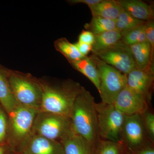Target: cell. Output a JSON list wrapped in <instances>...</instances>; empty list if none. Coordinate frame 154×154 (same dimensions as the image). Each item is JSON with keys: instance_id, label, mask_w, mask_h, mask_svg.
Instances as JSON below:
<instances>
[{"instance_id": "obj_5", "label": "cell", "mask_w": 154, "mask_h": 154, "mask_svg": "<svg viewBox=\"0 0 154 154\" xmlns=\"http://www.w3.org/2000/svg\"><path fill=\"white\" fill-rule=\"evenodd\" d=\"M69 117L42 112L36 115L33 129L36 135L51 140H57L71 128Z\"/></svg>"}, {"instance_id": "obj_11", "label": "cell", "mask_w": 154, "mask_h": 154, "mask_svg": "<svg viewBox=\"0 0 154 154\" xmlns=\"http://www.w3.org/2000/svg\"><path fill=\"white\" fill-rule=\"evenodd\" d=\"M154 80V66L146 69L135 67L127 75L126 86L150 102Z\"/></svg>"}, {"instance_id": "obj_23", "label": "cell", "mask_w": 154, "mask_h": 154, "mask_svg": "<svg viewBox=\"0 0 154 154\" xmlns=\"http://www.w3.org/2000/svg\"><path fill=\"white\" fill-rule=\"evenodd\" d=\"M144 24L122 34L121 41L128 46L147 42Z\"/></svg>"}, {"instance_id": "obj_12", "label": "cell", "mask_w": 154, "mask_h": 154, "mask_svg": "<svg viewBox=\"0 0 154 154\" xmlns=\"http://www.w3.org/2000/svg\"><path fill=\"white\" fill-rule=\"evenodd\" d=\"M22 154H65L60 142L38 135L29 137L22 143Z\"/></svg>"}, {"instance_id": "obj_6", "label": "cell", "mask_w": 154, "mask_h": 154, "mask_svg": "<svg viewBox=\"0 0 154 154\" xmlns=\"http://www.w3.org/2000/svg\"><path fill=\"white\" fill-rule=\"evenodd\" d=\"M93 54L125 75L136 67L129 46L121 40L108 48Z\"/></svg>"}, {"instance_id": "obj_17", "label": "cell", "mask_w": 154, "mask_h": 154, "mask_svg": "<svg viewBox=\"0 0 154 154\" xmlns=\"http://www.w3.org/2000/svg\"><path fill=\"white\" fill-rule=\"evenodd\" d=\"M77 70L82 74L95 86L99 93L100 91L99 73L94 61L90 57H85L76 61L71 62Z\"/></svg>"}, {"instance_id": "obj_20", "label": "cell", "mask_w": 154, "mask_h": 154, "mask_svg": "<svg viewBox=\"0 0 154 154\" xmlns=\"http://www.w3.org/2000/svg\"><path fill=\"white\" fill-rule=\"evenodd\" d=\"M85 27L94 35L116 29L115 21L99 17H93L91 22L86 24Z\"/></svg>"}, {"instance_id": "obj_21", "label": "cell", "mask_w": 154, "mask_h": 154, "mask_svg": "<svg viewBox=\"0 0 154 154\" xmlns=\"http://www.w3.org/2000/svg\"><path fill=\"white\" fill-rule=\"evenodd\" d=\"M145 22L136 19L122 9L118 18L115 20L116 29L120 32L122 35L127 31L142 25Z\"/></svg>"}, {"instance_id": "obj_19", "label": "cell", "mask_w": 154, "mask_h": 154, "mask_svg": "<svg viewBox=\"0 0 154 154\" xmlns=\"http://www.w3.org/2000/svg\"><path fill=\"white\" fill-rule=\"evenodd\" d=\"M0 102L9 114L19 105L14 97L9 83L1 71Z\"/></svg>"}, {"instance_id": "obj_18", "label": "cell", "mask_w": 154, "mask_h": 154, "mask_svg": "<svg viewBox=\"0 0 154 154\" xmlns=\"http://www.w3.org/2000/svg\"><path fill=\"white\" fill-rule=\"evenodd\" d=\"M122 33L119 30H109L95 35V41L92 45L93 53L108 48L121 40Z\"/></svg>"}, {"instance_id": "obj_29", "label": "cell", "mask_w": 154, "mask_h": 154, "mask_svg": "<svg viewBox=\"0 0 154 154\" xmlns=\"http://www.w3.org/2000/svg\"><path fill=\"white\" fill-rule=\"evenodd\" d=\"M131 152L133 154H154V142L150 141L142 146Z\"/></svg>"}, {"instance_id": "obj_1", "label": "cell", "mask_w": 154, "mask_h": 154, "mask_svg": "<svg viewBox=\"0 0 154 154\" xmlns=\"http://www.w3.org/2000/svg\"><path fill=\"white\" fill-rule=\"evenodd\" d=\"M96 103L94 96L83 87L75 100L69 116L74 131L94 146L99 139Z\"/></svg>"}, {"instance_id": "obj_13", "label": "cell", "mask_w": 154, "mask_h": 154, "mask_svg": "<svg viewBox=\"0 0 154 154\" xmlns=\"http://www.w3.org/2000/svg\"><path fill=\"white\" fill-rule=\"evenodd\" d=\"M65 154H94L95 146L77 134L72 128L61 138Z\"/></svg>"}, {"instance_id": "obj_33", "label": "cell", "mask_w": 154, "mask_h": 154, "mask_svg": "<svg viewBox=\"0 0 154 154\" xmlns=\"http://www.w3.org/2000/svg\"><path fill=\"white\" fill-rule=\"evenodd\" d=\"M0 154H4V149L2 147H0Z\"/></svg>"}, {"instance_id": "obj_28", "label": "cell", "mask_w": 154, "mask_h": 154, "mask_svg": "<svg viewBox=\"0 0 154 154\" xmlns=\"http://www.w3.org/2000/svg\"><path fill=\"white\" fill-rule=\"evenodd\" d=\"M7 130V118L4 111L0 109V142L5 137Z\"/></svg>"}, {"instance_id": "obj_22", "label": "cell", "mask_w": 154, "mask_h": 154, "mask_svg": "<svg viewBox=\"0 0 154 154\" xmlns=\"http://www.w3.org/2000/svg\"><path fill=\"white\" fill-rule=\"evenodd\" d=\"M125 149L120 142L99 139L95 145L94 154H123Z\"/></svg>"}, {"instance_id": "obj_7", "label": "cell", "mask_w": 154, "mask_h": 154, "mask_svg": "<svg viewBox=\"0 0 154 154\" xmlns=\"http://www.w3.org/2000/svg\"><path fill=\"white\" fill-rule=\"evenodd\" d=\"M150 141L140 115L125 116L120 141L125 148L133 152Z\"/></svg>"}, {"instance_id": "obj_9", "label": "cell", "mask_w": 154, "mask_h": 154, "mask_svg": "<svg viewBox=\"0 0 154 154\" xmlns=\"http://www.w3.org/2000/svg\"><path fill=\"white\" fill-rule=\"evenodd\" d=\"M9 83L19 105L37 110L40 108L41 94L32 83L15 75L10 77Z\"/></svg>"}, {"instance_id": "obj_10", "label": "cell", "mask_w": 154, "mask_h": 154, "mask_svg": "<svg viewBox=\"0 0 154 154\" xmlns=\"http://www.w3.org/2000/svg\"><path fill=\"white\" fill-rule=\"evenodd\" d=\"M149 103L144 96L126 86L116 97L113 105L125 116L141 115L149 109Z\"/></svg>"}, {"instance_id": "obj_25", "label": "cell", "mask_w": 154, "mask_h": 154, "mask_svg": "<svg viewBox=\"0 0 154 154\" xmlns=\"http://www.w3.org/2000/svg\"><path fill=\"white\" fill-rule=\"evenodd\" d=\"M146 132L149 139L154 142V114L148 109L141 114Z\"/></svg>"}, {"instance_id": "obj_8", "label": "cell", "mask_w": 154, "mask_h": 154, "mask_svg": "<svg viewBox=\"0 0 154 154\" xmlns=\"http://www.w3.org/2000/svg\"><path fill=\"white\" fill-rule=\"evenodd\" d=\"M38 110L19 105L10 114L12 134L17 141L24 142L33 128Z\"/></svg>"}, {"instance_id": "obj_30", "label": "cell", "mask_w": 154, "mask_h": 154, "mask_svg": "<svg viewBox=\"0 0 154 154\" xmlns=\"http://www.w3.org/2000/svg\"><path fill=\"white\" fill-rule=\"evenodd\" d=\"M74 44L79 50V52L84 57L88 56L87 55L88 54L92 51V45H90L82 43L79 42Z\"/></svg>"}, {"instance_id": "obj_32", "label": "cell", "mask_w": 154, "mask_h": 154, "mask_svg": "<svg viewBox=\"0 0 154 154\" xmlns=\"http://www.w3.org/2000/svg\"><path fill=\"white\" fill-rule=\"evenodd\" d=\"M123 154H133L131 152L125 149V151L124 152Z\"/></svg>"}, {"instance_id": "obj_4", "label": "cell", "mask_w": 154, "mask_h": 154, "mask_svg": "<svg viewBox=\"0 0 154 154\" xmlns=\"http://www.w3.org/2000/svg\"><path fill=\"white\" fill-rule=\"evenodd\" d=\"M99 139L120 142L125 116L113 104L96 103Z\"/></svg>"}, {"instance_id": "obj_2", "label": "cell", "mask_w": 154, "mask_h": 154, "mask_svg": "<svg viewBox=\"0 0 154 154\" xmlns=\"http://www.w3.org/2000/svg\"><path fill=\"white\" fill-rule=\"evenodd\" d=\"M83 88L78 83H70L60 89L45 88L41 94L42 112L69 118L75 100Z\"/></svg>"}, {"instance_id": "obj_26", "label": "cell", "mask_w": 154, "mask_h": 154, "mask_svg": "<svg viewBox=\"0 0 154 154\" xmlns=\"http://www.w3.org/2000/svg\"><path fill=\"white\" fill-rule=\"evenodd\" d=\"M146 41L150 45L152 55L154 51V22L153 20L146 21L144 24Z\"/></svg>"}, {"instance_id": "obj_14", "label": "cell", "mask_w": 154, "mask_h": 154, "mask_svg": "<svg viewBox=\"0 0 154 154\" xmlns=\"http://www.w3.org/2000/svg\"><path fill=\"white\" fill-rule=\"evenodd\" d=\"M123 11L141 21L153 20L154 13L152 6L140 0H117Z\"/></svg>"}, {"instance_id": "obj_15", "label": "cell", "mask_w": 154, "mask_h": 154, "mask_svg": "<svg viewBox=\"0 0 154 154\" xmlns=\"http://www.w3.org/2000/svg\"><path fill=\"white\" fill-rule=\"evenodd\" d=\"M136 68L146 69L153 66L151 48L147 42H141L129 46Z\"/></svg>"}, {"instance_id": "obj_27", "label": "cell", "mask_w": 154, "mask_h": 154, "mask_svg": "<svg viewBox=\"0 0 154 154\" xmlns=\"http://www.w3.org/2000/svg\"><path fill=\"white\" fill-rule=\"evenodd\" d=\"M95 41V35L91 31L83 30L79 37V42L92 45Z\"/></svg>"}, {"instance_id": "obj_31", "label": "cell", "mask_w": 154, "mask_h": 154, "mask_svg": "<svg viewBox=\"0 0 154 154\" xmlns=\"http://www.w3.org/2000/svg\"><path fill=\"white\" fill-rule=\"evenodd\" d=\"M102 0H73L70 1L73 4L83 3L86 4L88 7L94 5L101 2Z\"/></svg>"}, {"instance_id": "obj_24", "label": "cell", "mask_w": 154, "mask_h": 154, "mask_svg": "<svg viewBox=\"0 0 154 154\" xmlns=\"http://www.w3.org/2000/svg\"><path fill=\"white\" fill-rule=\"evenodd\" d=\"M58 49L70 61L71 63L83 58V56L79 52L74 44H72L66 39H62L57 43Z\"/></svg>"}, {"instance_id": "obj_16", "label": "cell", "mask_w": 154, "mask_h": 154, "mask_svg": "<svg viewBox=\"0 0 154 154\" xmlns=\"http://www.w3.org/2000/svg\"><path fill=\"white\" fill-rule=\"evenodd\" d=\"M93 17H102L115 21L122 9L115 0H102L94 5L89 7Z\"/></svg>"}, {"instance_id": "obj_3", "label": "cell", "mask_w": 154, "mask_h": 154, "mask_svg": "<svg viewBox=\"0 0 154 154\" xmlns=\"http://www.w3.org/2000/svg\"><path fill=\"white\" fill-rule=\"evenodd\" d=\"M96 64L100 80L99 94L103 103L113 104L119 94L126 86L127 75L101 60L96 55L90 56Z\"/></svg>"}]
</instances>
